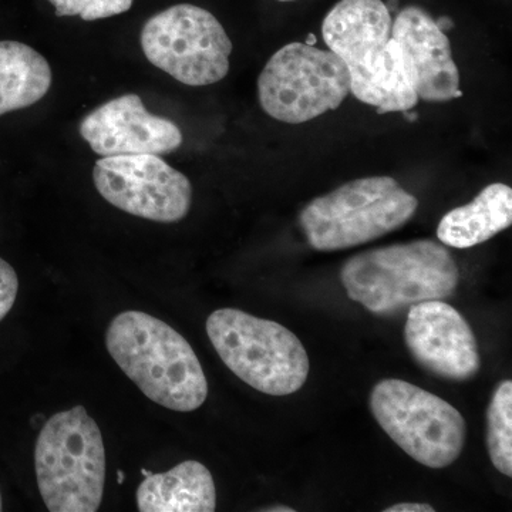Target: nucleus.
<instances>
[{
    "label": "nucleus",
    "instance_id": "f257e3e1",
    "mask_svg": "<svg viewBox=\"0 0 512 512\" xmlns=\"http://www.w3.org/2000/svg\"><path fill=\"white\" fill-rule=\"evenodd\" d=\"M106 346L151 402L190 413L207 400V376L194 349L163 320L146 312H121L107 328Z\"/></svg>",
    "mask_w": 512,
    "mask_h": 512
},
{
    "label": "nucleus",
    "instance_id": "f03ea898",
    "mask_svg": "<svg viewBox=\"0 0 512 512\" xmlns=\"http://www.w3.org/2000/svg\"><path fill=\"white\" fill-rule=\"evenodd\" d=\"M340 279L352 301L389 316L416 303L450 298L460 269L446 245L419 239L352 256Z\"/></svg>",
    "mask_w": 512,
    "mask_h": 512
},
{
    "label": "nucleus",
    "instance_id": "7ed1b4c3",
    "mask_svg": "<svg viewBox=\"0 0 512 512\" xmlns=\"http://www.w3.org/2000/svg\"><path fill=\"white\" fill-rule=\"evenodd\" d=\"M37 487L52 512H96L106 484V448L83 406L46 421L35 447Z\"/></svg>",
    "mask_w": 512,
    "mask_h": 512
},
{
    "label": "nucleus",
    "instance_id": "20e7f679",
    "mask_svg": "<svg viewBox=\"0 0 512 512\" xmlns=\"http://www.w3.org/2000/svg\"><path fill=\"white\" fill-rule=\"evenodd\" d=\"M417 207V198L394 178L366 177L309 202L299 222L313 249L340 251L402 228L412 220Z\"/></svg>",
    "mask_w": 512,
    "mask_h": 512
},
{
    "label": "nucleus",
    "instance_id": "39448f33",
    "mask_svg": "<svg viewBox=\"0 0 512 512\" xmlns=\"http://www.w3.org/2000/svg\"><path fill=\"white\" fill-rule=\"evenodd\" d=\"M207 333L225 366L258 392L289 396L308 380V353L279 323L225 308L208 316Z\"/></svg>",
    "mask_w": 512,
    "mask_h": 512
},
{
    "label": "nucleus",
    "instance_id": "423d86ee",
    "mask_svg": "<svg viewBox=\"0 0 512 512\" xmlns=\"http://www.w3.org/2000/svg\"><path fill=\"white\" fill-rule=\"evenodd\" d=\"M370 410L384 433L423 466L446 468L463 451L464 417L446 400L412 383H377L370 394Z\"/></svg>",
    "mask_w": 512,
    "mask_h": 512
},
{
    "label": "nucleus",
    "instance_id": "0eeeda50",
    "mask_svg": "<svg viewBox=\"0 0 512 512\" xmlns=\"http://www.w3.org/2000/svg\"><path fill=\"white\" fill-rule=\"evenodd\" d=\"M350 94L348 66L308 43L279 49L258 77V99L272 119L302 124L336 110Z\"/></svg>",
    "mask_w": 512,
    "mask_h": 512
},
{
    "label": "nucleus",
    "instance_id": "6e6552de",
    "mask_svg": "<svg viewBox=\"0 0 512 512\" xmlns=\"http://www.w3.org/2000/svg\"><path fill=\"white\" fill-rule=\"evenodd\" d=\"M148 62L192 87L221 82L229 72L232 42L208 10L180 3L148 19L140 36Z\"/></svg>",
    "mask_w": 512,
    "mask_h": 512
},
{
    "label": "nucleus",
    "instance_id": "1a4fd4ad",
    "mask_svg": "<svg viewBox=\"0 0 512 512\" xmlns=\"http://www.w3.org/2000/svg\"><path fill=\"white\" fill-rule=\"evenodd\" d=\"M93 183L113 207L143 220L174 224L190 212V180L156 154L103 157Z\"/></svg>",
    "mask_w": 512,
    "mask_h": 512
},
{
    "label": "nucleus",
    "instance_id": "9d476101",
    "mask_svg": "<svg viewBox=\"0 0 512 512\" xmlns=\"http://www.w3.org/2000/svg\"><path fill=\"white\" fill-rule=\"evenodd\" d=\"M404 340L414 360L441 379L466 382L480 372L481 357L473 329L446 302L410 306Z\"/></svg>",
    "mask_w": 512,
    "mask_h": 512
},
{
    "label": "nucleus",
    "instance_id": "9b49d317",
    "mask_svg": "<svg viewBox=\"0 0 512 512\" xmlns=\"http://www.w3.org/2000/svg\"><path fill=\"white\" fill-rule=\"evenodd\" d=\"M80 136L101 157L170 154L183 144L173 121L151 114L137 94H124L87 114Z\"/></svg>",
    "mask_w": 512,
    "mask_h": 512
},
{
    "label": "nucleus",
    "instance_id": "f8f14e48",
    "mask_svg": "<svg viewBox=\"0 0 512 512\" xmlns=\"http://www.w3.org/2000/svg\"><path fill=\"white\" fill-rule=\"evenodd\" d=\"M392 37L412 60L419 99L439 103L463 94L450 40L426 10L404 8L393 20Z\"/></svg>",
    "mask_w": 512,
    "mask_h": 512
},
{
    "label": "nucleus",
    "instance_id": "ddd939ff",
    "mask_svg": "<svg viewBox=\"0 0 512 512\" xmlns=\"http://www.w3.org/2000/svg\"><path fill=\"white\" fill-rule=\"evenodd\" d=\"M348 69L350 94L379 114L412 110L419 103L412 60L393 37L376 55Z\"/></svg>",
    "mask_w": 512,
    "mask_h": 512
},
{
    "label": "nucleus",
    "instance_id": "4468645a",
    "mask_svg": "<svg viewBox=\"0 0 512 512\" xmlns=\"http://www.w3.org/2000/svg\"><path fill=\"white\" fill-rule=\"evenodd\" d=\"M392 23L382 0H340L323 20V40L346 66H355L387 45Z\"/></svg>",
    "mask_w": 512,
    "mask_h": 512
},
{
    "label": "nucleus",
    "instance_id": "2eb2a0df",
    "mask_svg": "<svg viewBox=\"0 0 512 512\" xmlns=\"http://www.w3.org/2000/svg\"><path fill=\"white\" fill-rule=\"evenodd\" d=\"M137 507L141 512L215 511L217 490L211 471L188 460L167 473L147 474L137 488Z\"/></svg>",
    "mask_w": 512,
    "mask_h": 512
},
{
    "label": "nucleus",
    "instance_id": "dca6fc26",
    "mask_svg": "<svg viewBox=\"0 0 512 512\" xmlns=\"http://www.w3.org/2000/svg\"><path fill=\"white\" fill-rule=\"evenodd\" d=\"M511 224V187L495 183L485 187L470 204L447 212L437 228V238L447 247L466 249L484 244Z\"/></svg>",
    "mask_w": 512,
    "mask_h": 512
},
{
    "label": "nucleus",
    "instance_id": "f3484780",
    "mask_svg": "<svg viewBox=\"0 0 512 512\" xmlns=\"http://www.w3.org/2000/svg\"><path fill=\"white\" fill-rule=\"evenodd\" d=\"M46 57L25 43L0 42V116L36 104L52 87Z\"/></svg>",
    "mask_w": 512,
    "mask_h": 512
},
{
    "label": "nucleus",
    "instance_id": "a211bd4d",
    "mask_svg": "<svg viewBox=\"0 0 512 512\" xmlns=\"http://www.w3.org/2000/svg\"><path fill=\"white\" fill-rule=\"evenodd\" d=\"M487 446L491 463L504 476H512V383L498 384L487 410Z\"/></svg>",
    "mask_w": 512,
    "mask_h": 512
},
{
    "label": "nucleus",
    "instance_id": "6ab92c4d",
    "mask_svg": "<svg viewBox=\"0 0 512 512\" xmlns=\"http://www.w3.org/2000/svg\"><path fill=\"white\" fill-rule=\"evenodd\" d=\"M56 16H80L86 22L121 15L133 6V0H49Z\"/></svg>",
    "mask_w": 512,
    "mask_h": 512
},
{
    "label": "nucleus",
    "instance_id": "aec40b11",
    "mask_svg": "<svg viewBox=\"0 0 512 512\" xmlns=\"http://www.w3.org/2000/svg\"><path fill=\"white\" fill-rule=\"evenodd\" d=\"M18 291V274L12 265L0 258V322L12 311Z\"/></svg>",
    "mask_w": 512,
    "mask_h": 512
},
{
    "label": "nucleus",
    "instance_id": "412c9836",
    "mask_svg": "<svg viewBox=\"0 0 512 512\" xmlns=\"http://www.w3.org/2000/svg\"><path fill=\"white\" fill-rule=\"evenodd\" d=\"M433 507L429 504L403 503L392 505L386 508L384 512H434Z\"/></svg>",
    "mask_w": 512,
    "mask_h": 512
},
{
    "label": "nucleus",
    "instance_id": "4be33fe9",
    "mask_svg": "<svg viewBox=\"0 0 512 512\" xmlns=\"http://www.w3.org/2000/svg\"><path fill=\"white\" fill-rule=\"evenodd\" d=\"M436 23L437 26H439V28L443 30V32L444 30L453 28V22H451L450 18H446V16H443V18L436 20Z\"/></svg>",
    "mask_w": 512,
    "mask_h": 512
},
{
    "label": "nucleus",
    "instance_id": "5701e85b",
    "mask_svg": "<svg viewBox=\"0 0 512 512\" xmlns=\"http://www.w3.org/2000/svg\"><path fill=\"white\" fill-rule=\"evenodd\" d=\"M264 511H268V512H295V510H293V508L291 507H284V505H279V507H275V508H266V510Z\"/></svg>",
    "mask_w": 512,
    "mask_h": 512
},
{
    "label": "nucleus",
    "instance_id": "b1692460",
    "mask_svg": "<svg viewBox=\"0 0 512 512\" xmlns=\"http://www.w3.org/2000/svg\"><path fill=\"white\" fill-rule=\"evenodd\" d=\"M3 510V504H2V494H0V511Z\"/></svg>",
    "mask_w": 512,
    "mask_h": 512
},
{
    "label": "nucleus",
    "instance_id": "393cba45",
    "mask_svg": "<svg viewBox=\"0 0 512 512\" xmlns=\"http://www.w3.org/2000/svg\"><path fill=\"white\" fill-rule=\"evenodd\" d=\"M279 2H295V0H279Z\"/></svg>",
    "mask_w": 512,
    "mask_h": 512
}]
</instances>
